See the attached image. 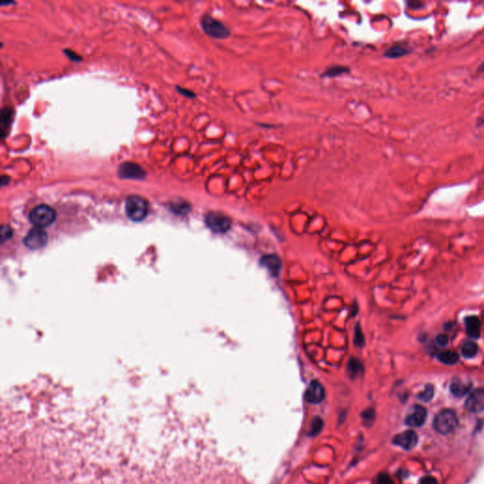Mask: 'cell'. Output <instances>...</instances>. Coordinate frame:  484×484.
Masks as SVG:
<instances>
[{
	"label": "cell",
	"instance_id": "1",
	"mask_svg": "<svg viewBox=\"0 0 484 484\" xmlns=\"http://www.w3.org/2000/svg\"><path fill=\"white\" fill-rule=\"evenodd\" d=\"M125 212L127 217L133 221H141L145 219L148 213L147 201L139 196H130L126 200Z\"/></svg>",
	"mask_w": 484,
	"mask_h": 484
},
{
	"label": "cell",
	"instance_id": "2",
	"mask_svg": "<svg viewBox=\"0 0 484 484\" xmlns=\"http://www.w3.org/2000/svg\"><path fill=\"white\" fill-rule=\"evenodd\" d=\"M201 26L208 36L214 39H226L231 35V31L223 23L208 14L202 17Z\"/></svg>",
	"mask_w": 484,
	"mask_h": 484
},
{
	"label": "cell",
	"instance_id": "3",
	"mask_svg": "<svg viewBox=\"0 0 484 484\" xmlns=\"http://www.w3.org/2000/svg\"><path fill=\"white\" fill-rule=\"evenodd\" d=\"M56 218V212L52 207L46 205L33 208L30 213V222L35 227L44 228L50 226Z\"/></svg>",
	"mask_w": 484,
	"mask_h": 484
},
{
	"label": "cell",
	"instance_id": "4",
	"mask_svg": "<svg viewBox=\"0 0 484 484\" xmlns=\"http://www.w3.org/2000/svg\"><path fill=\"white\" fill-rule=\"evenodd\" d=\"M458 425V418L451 410H443L435 416L433 426L441 434H449L454 431Z\"/></svg>",
	"mask_w": 484,
	"mask_h": 484
},
{
	"label": "cell",
	"instance_id": "5",
	"mask_svg": "<svg viewBox=\"0 0 484 484\" xmlns=\"http://www.w3.org/2000/svg\"><path fill=\"white\" fill-rule=\"evenodd\" d=\"M206 223L207 227L217 234L226 233L231 228V218L220 212H209L206 216Z\"/></svg>",
	"mask_w": 484,
	"mask_h": 484
},
{
	"label": "cell",
	"instance_id": "6",
	"mask_svg": "<svg viewBox=\"0 0 484 484\" xmlns=\"http://www.w3.org/2000/svg\"><path fill=\"white\" fill-rule=\"evenodd\" d=\"M24 243L31 250L45 247L48 243V234L42 228H32L25 237Z\"/></svg>",
	"mask_w": 484,
	"mask_h": 484
},
{
	"label": "cell",
	"instance_id": "7",
	"mask_svg": "<svg viewBox=\"0 0 484 484\" xmlns=\"http://www.w3.org/2000/svg\"><path fill=\"white\" fill-rule=\"evenodd\" d=\"M467 411L478 414L484 411V390L479 389L472 392L465 401Z\"/></svg>",
	"mask_w": 484,
	"mask_h": 484
},
{
	"label": "cell",
	"instance_id": "8",
	"mask_svg": "<svg viewBox=\"0 0 484 484\" xmlns=\"http://www.w3.org/2000/svg\"><path fill=\"white\" fill-rule=\"evenodd\" d=\"M325 396L326 392L324 386L317 380L311 381L306 389L305 395L306 401L311 404H319L325 399Z\"/></svg>",
	"mask_w": 484,
	"mask_h": 484
},
{
	"label": "cell",
	"instance_id": "9",
	"mask_svg": "<svg viewBox=\"0 0 484 484\" xmlns=\"http://www.w3.org/2000/svg\"><path fill=\"white\" fill-rule=\"evenodd\" d=\"M426 416L427 413L423 406H415L406 417V424L412 427H419L425 424Z\"/></svg>",
	"mask_w": 484,
	"mask_h": 484
},
{
	"label": "cell",
	"instance_id": "10",
	"mask_svg": "<svg viewBox=\"0 0 484 484\" xmlns=\"http://www.w3.org/2000/svg\"><path fill=\"white\" fill-rule=\"evenodd\" d=\"M119 176L125 179H143L145 177V170L135 163H124L119 168Z\"/></svg>",
	"mask_w": 484,
	"mask_h": 484
},
{
	"label": "cell",
	"instance_id": "11",
	"mask_svg": "<svg viewBox=\"0 0 484 484\" xmlns=\"http://www.w3.org/2000/svg\"><path fill=\"white\" fill-rule=\"evenodd\" d=\"M395 445H398L406 450L413 449L418 443V436L413 430H406L394 438Z\"/></svg>",
	"mask_w": 484,
	"mask_h": 484
},
{
	"label": "cell",
	"instance_id": "12",
	"mask_svg": "<svg viewBox=\"0 0 484 484\" xmlns=\"http://www.w3.org/2000/svg\"><path fill=\"white\" fill-rule=\"evenodd\" d=\"M413 50L406 43H397L386 50L384 56L388 59H398L411 54Z\"/></svg>",
	"mask_w": 484,
	"mask_h": 484
},
{
	"label": "cell",
	"instance_id": "13",
	"mask_svg": "<svg viewBox=\"0 0 484 484\" xmlns=\"http://www.w3.org/2000/svg\"><path fill=\"white\" fill-rule=\"evenodd\" d=\"M260 264L264 268H266L271 275L274 277H277L281 268L282 262L280 258L276 255H266L263 256L260 259Z\"/></svg>",
	"mask_w": 484,
	"mask_h": 484
},
{
	"label": "cell",
	"instance_id": "14",
	"mask_svg": "<svg viewBox=\"0 0 484 484\" xmlns=\"http://www.w3.org/2000/svg\"><path fill=\"white\" fill-rule=\"evenodd\" d=\"M466 334L470 338L478 339L481 335L482 324L477 316L466 317L465 320Z\"/></svg>",
	"mask_w": 484,
	"mask_h": 484
},
{
	"label": "cell",
	"instance_id": "15",
	"mask_svg": "<svg viewBox=\"0 0 484 484\" xmlns=\"http://www.w3.org/2000/svg\"><path fill=\"white\" fill-rule=\"evenodd\" d=\"M470 389H471V384L465 383L459 379H455L450 384V392L452 395L457 397H463L465 395H467Z\"/></svg>",
	"mask_w": 484,
	"mask_h": 484
},
{
	"label": "cell",
	"instance_id": "16",
	"mask_svg": "<svg viewBox=\"0 0 484 484\" xmlns=\"http://www.w3.org/2000/svg\"><path fill=\"white\" fill-rule=\"evenodd\" d=\"M347 372H348V375L350 376V377L356 378L362 374L363 365L356 357L350 358V360L347 364Z\"/></svg>",
	"mask_w": 484,
	"mask_h": 484
},
{
	"label": "cell",
	"instance_id": "17",
	"mask_svg": "<svg viewBox=\"0 0 484 484\" xmlns=\"http://www.w3.org/2000/svg\"><path fill=\"white\" fill-rule=\"evenodd\" d=\"M460 356L455 351H444L438 355V359L446 365H454L459 361Z\"/></svg>",
	"mask_w": 484,
	"mask_h": 484
},
{
	"label": "cell",
	"instance_id": "18",
	"mask_svg": "<svg viewBox=\"0 0 484 484\" xmlns=\"http://www.w3.org/2000/svg\"><path fill=\"white\" fill-rule=\"evenodd\" d=\"M350 69L347 67L344 66H333L328 68L322 74L323 78H335L338 76H341L343 74L349 73Z\"/></svg>",
	"mask_w": 484,
	"mask_h": 484
},
{
	"label": "cell",
	"instance_id": "19",
	"mask_svg": "<svg viewBox=\"0 0 484 484\" xmlns=\"http://www.w3.org/2000/svg\"><path fill=\"white\" fill-rule=\"evenodd\" d=\"M479 351L478 346L474 342H466L462 347V355L466 358H472L477 356Z\"/></svg>",
	"mask_w": 484,
	"mask_h": 484
},
{
	"label": "cell",
	"instance_id": "20",
	"mask_svg": "<svg viewBox=\"0 0 484 484\" xmlns=\"http://www.w3.org/2000/svg\"><path fill=\"white\" fill-rule=\"evenodd\" d=\"M433 395H434V388H433V386L428 384V385L425 386V390L422 393H420V395H418V398L422 401L427 402L430 399H432Z\"/></svg>",
	"mask_w": 484,
	"mask_h": 484
},
{
	"label": "cell",
	"instance_id": "21",
	"mask_svg": "<svg viewBox=\"0 0 484 484\" xmlns=\"http://www.w3.org/2000/svg\"><path fill=\"white\" fill-rule=\"evenodd\" d=\"M323 428V420L319 417L315 418L311 424L310 428V433L311 435H316L320 432V430Z\"/></svg>",
	"mask_w": 484,
	"mask_h": 484
},
{
	"label": "cell",
	"instance_id": "22",
	"mask_svg": "<svg viewBox=\"0 0 484 484\" xmlns=\"http://www.w3.org/2000/svg\"><path fill=\"white\" fill-rule=\"evenodd\" d=\"M355 344L356 346H362L364 344V338L362 331L360 329V326H356V331H355Z\"/></svg>",
	"mask_w": 484,
	"mask_h": 484
},
{
	"label": "cell",
	"instance_id": "23",
	"mask_svg": "<svg viewBox=\"0 0 484 484\" xmlns=\"http://www.w3.org/2000/svg\"><path fill=\"white\" fill-rule=\"evenodd\" d=\"M406 4L408 8L413 10H421L425 7V4L420 1H408Z\"/></svg>",
	"mask_w": 484,
	"mask_h": 484
},
{
	"label": "cell",
	"instance_id": "24",
	"mask_svg": "<svg viewBox=\"0 0 484 484\" xmlns=\"http://www.w3.org/2000/svg\"><path fill=\"white\" fill-rule=\"evenodd\" d=\"M1 236H2V239L3 240L9 239L12 236V230H11V228L10 226H8V225H3L2 229H1Z\"/></svg>",
	"mask_w": 484,
	"mask_h": 484
},
{
	"label": "cell",
	"instance_id": "25",
	"mask_svg": "<svg viewBox=\"0 0 484 484\" xmlns=\"http://www.w3.org/2000/svg\"><path fill=\"white\" fill-rule=\"evenodd\" d=\"M376 484H394V483L388 475L382 474L378 476Z\"/></svg>",
	"mask_w": 484,
	"mask_h": 484
},
{
	"label": "cell",
	"instance_id": "26",
	"mask_svg": "<svg viewBox=\"0 0 484 484\" xmlns=\"http://www.w3.org/2000/svg\"><path fill=\"white\" fill-rule=\"evenodd\" d=\"M436 343L441 346H445L448 344V337L445 334H441L436 338Z\"/></svg>",
	"mask_w": 484,
	"mask_h": 484
},
{
	"label": "cell",
	"instance_id": "27",
	"mask_svg": "<svg viewBox=\"0 0 484 484\" xmlns=\"http://www.w3.org/2000/svg\"><path fill=\"white\" fill-rule=\"evenodd\" d=\"M420 484H438L436 479H434L433 477H430V476H427V477H425L421 480L420 482Z\"/></svg>",
	"mask_w": 484,
	"mask_h": 484
},
{
	"label": "cell",
	"instance_id": "28",
	"mask_svg": "<svg viewBox=\"0 0 484 484\" xmlns=\"http://www.w3.org/2000/svg\"><path fill=\"white\" fill-rule=\"evenodd\" d=\"M177 89L179 90V92L185 96H187L188 98H195V94L189 90L184 89V88H180V87H177Z\"/></svg>",
	"mask_w": 484,
	"mask_h": 484
},
{
	"label": "cell",
	"instance_id": "29",
	"mask_svg": "<svg viewBox=\"0 0 484 484\" xmlns=\"http://www.w3.org/2000/svg\"><path fill=\"white\" fill-rule=\"evenodd\" d=\"M477 126L478 127H482V126H484V116H483L482 118L478 119L477 120Z\"/></svg>",
	"mask_w": 484,
	"mask_h": 484
},
{
	"label": "cell",
	"instance_id": "30",
	"mask_svg": "<svg viewBox=\"0 0 484 484\" xmlns=\"http://www.w3.org/2000/svg\"><path fill=\"white\" fill-rule=\"evenodd\" d=\"M478 72H479V73L484 72V62H483V63L480 65V67H479V69H478Z\"/></svg>",
	"mask_w": 484,
	"mask_h": 484
}]
</instances>
